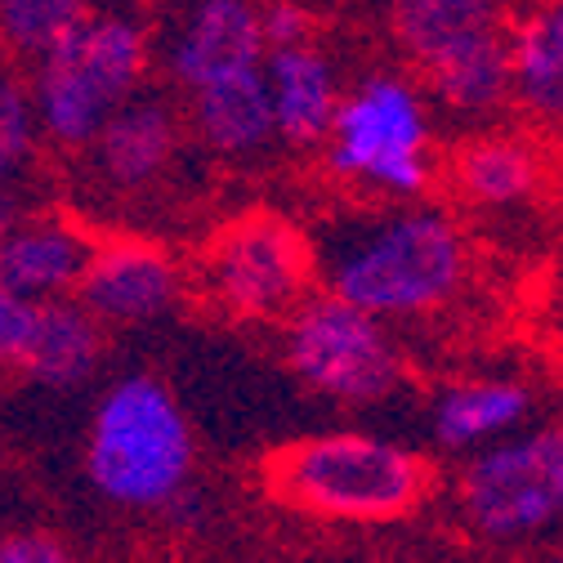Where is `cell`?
<instances>
[{
    "label": "cell",
    "instance_id": "23",
    "mask_svg": "<svg viewBox=\"0 0 563 563\" xmlns=\"http://www.w3.org/2000/svg\"><path fill=\"white\" fill-rule=\"evenodd\" d=\"M260 36L264 49H291L313 45V14L300 0H264L260 5Z\"/></svg>",
    "mask_w": 563,
    "mask_h": 563
},
{
    "label": "cell",
    "instance_id": "17",
    "mask_svg": "<svg viewBox=\"0 0 563 563\" xmlns=\"http://www.w3.org/2000/svg\"><path fill=\"white\" fill-rule=\"evenodd\" d=\"M389 32L420 73H430L456 49L506 32V23L501 0H389Z\"/></svg>",
    "mask_w": 563,
    "mask_h": 563
},
{
    "label": "cell",
    "instance_id": "12",
    "mask_svg": "<svg viewBox=\"0 0 563 563\" xmlns=\"http://www.w3.org/2000/svg\"><path fill=\"white\" fill-rule=\"evenodd\" d=\"M184 139H188L184 112L162 90H144L99 130L86 157H90L95 179L108 192L134 197V192H148L153 184L166 179V170L175 166V157L184 148Z\"/></svg>",
    "mask_w": 563,
    "mask_h": 563
},
{
    "label": "cell",
    "instance_id": "5",
    "mask_svg": "<svg viewBox=\"0 0 563 563\" xmlns=\"http://www.w3.org/2000/svg\"><path fill=\"white\" fill-rule=\"evenodd\" d=\"M327 175L344 188H367L385 201L411 206L434 188V112L402 73H367L331 117L322 144Z\"/></svg>",
    "mask_w": 563,
    "mask_h": 563
},
{
    "label": "cell",
    "instance_id": "2",
    "mask_svg": "<svg viewBox=\"0 0 563 563\" xmlns=\"http://www.w3.org/2000/svg\"><path fill=\"white\" fill-rule=\"evenodd\" d=\"M197 439L175 389L153 372L117 376L86 426V478L117 510H170L192 487Z\"/></svg>",
    "mask_w": 563,
    "mask_h": 563
},
{
    "label": "cell",
    "instance_id": "4",
    "mask_svg": "<svg viewBox=\"0 0 563 563\" xmlns=\"http://www.w3.org/2000/svg\"><path fill=\"white\" fill-rule=\"evenodd\" d=\"M264 492L296 515L331 523H394L426 506L434 470L372 434H318L264 456Z\"/></svg>",
    "mask_w": 563,
    "mask_h": 563
},
{
    "label": "cell",
    "instance_id": "13",
    "mask_svg": "<svg viewBox=\"0 0 563 563\" xmlns=\"http://www.w3.org/2000/svg\"><path fill=\"white\" fill-rule=\"evenodd\" d=\"M184 125L210 157L224 162H251L268 153L273 144V103H268V81L264 67L251 73L220 77L192 95H184Z\"/></svg>",
    "mask_w": 563,
    "mask_h": 563
},
{
    "label": "cell",
    "instance_id": "1",
    "mask_svg": "<svg viewBox=\"0 0 563 563\" xmlns=\"http://www.w3.org/2000/svg\"><path fill=\"white\" fill-rule=\"evenodd\" d=\"M313 246L322 296L376 322L420 318L448 305L470 273V242L439 206H389L367 220H331Z\"/></svg>",
    "mask_w": 563,
    "mask_h": 563
},
{
    "label": "cell",
    "instance_id": "3",
    "mask_svg": "<svg viewBox=\"0 0 563 563\" xmlns=\"http://www.w3.org/2000/svg\"><path fill=\"white\" fill-rule=\"evenodd\" d=\"M157 58L153 27L130 10H90L36 67H27V95L41 144L54 153H86L99 130L148 90Z\"/></svg>",
    "mask_w": 563,
    "mask_h": 563
},
{
    "label": "cell",
    "instance_id": "24",
    "mask_svg": "<svg viewBox=\"0 0 563 563\" xmlns=\"http://www.w3.org/2000/svg\"><path fill=\"white\" fill-rule=\"evenodd\" d=\"M0 563H77L73 545L54 532L41 528H23V532H5L0 537Z\"/></svg>",
    "mask_w": 563,
    "mask_h": 563
},
{
    "label": "cell",
    "instance_id": "7",
    "mask_svg": "<svg viewBox=\"0 0 563 563\" xmlns=\"http://www.w3.org/2000/svg\"><path fill=\"white\" fill-rule=\"evenodd\" d=\"M282 349L296 380L331 402L367 407L402 385V354L385 322L313 291L287 322Z\"/></svg>",
    "mask_w": 563,
    "mask_h": 563
},
{
    "label": "cell",
    "instance_id": "18",
    "mask_svg": "<svg viewBox=\"0 0 563 563\" xmlns=\"http://www.w3.org/2000/svg\"><path fill=\"white\" fill-rule=\"evenodd\" d=\"M532 389L523 380H456L434 398V439L443 448H478L497 443L515 426H523L532 411Z\"/></svg>",
    "mask_w": 563,
    "mask_h": 563
},
{
    "label": "cell",
    "instance_id": "15",
    "mask_svg": "<svg viewBox=\"0 0 563 563\" xmlns=\"http://www.w3.org/2000/svg\"><path fill=\"white\" fill-rule=\"evenodd\" d=\"M103 354H108V331L77 300H58L36 309L27 349L14 372L36 389H77L95 380Z\"/></svg>",
    "mask_w": 563,
    "mask_h": 563
},
{
    "label": "cell",
    "instance_id": "21",
    "mask_svg": "<svg viewBox=\"0 0 563 563\" xmlns=\"http://www.w3.org/2000/svg\"><path fill=\"white\" fill-rule=\"evenodd\" d=\"M95 0H0V63L36 67L67 32H77Z\"/></svg>",
    "mask_w": 563,
    "mask_h": 563
},
{
    "label": "cell",
    "instance_id": "19",
    "mask_svg": "<svg viewBox=\"0 0 563 563\" xmlns=\"http://www.w3.org/2000/svg\"><path fill=\"white\" fill-rule=\"evenodd\" d=\"M448 170H452V188L474 206H519L541 184L537 153L515 134L465 139Z\"/></svg>",
    "mask_w": 563,
    "mask_h": 563
},
{
    "label": "cell",
    "instance_id": "6",
    "mask_svg": "<svg viewBox=\"0 0 563 563\" xmlns=\"http://www.w3.org/2000/svg\"><path fill=\"white\" fill-rule=\"evenodd\" d=\"M197 282L238 322H287L313 296V246L277 210H246L206 238Z\"/></svg>",
    "mask_w": 563,
    "mask_h": 563
},
{
    "label": "cell",
    "instance_id": "26",
    "mask_svg": "<svg viewBox=\"0 0 563 563\" xmlns=\"http://www.w3.org/2000/svg\"><path fill=\"white\" fill-rule=\"evenodd\" d=\"M23 216V201H19V192H0V238H5L10 229H14V220Z\"/></svg>",
    "mask_w": 563,
    "mask_h": 563
},
{
    "label": "cell",
    "instance_id": "25",
    "mask_svg": "<svg viewBox=\"0 0 563 563\" xmlns=\"http://www.w3.org/2000/svg\"><path fill=\"white\" fill-rule=\"evenodd\" d=\"M32 322H36V305L10 296L0 287V372H14L23 349H27V335H32Z\"/></svg>",
    "mask_w": 563,
    "mask_h": 563
},
{
    "label": "cell",
    "instance_id": "27",
    "mask_svg": "<svg viewBox=\"0 0 563 563\" xmlns=\"http://www.w3.org/2000/svg\"><path fill=\"white\" fill-rule=\"evenodd\" d=\"M554 563H563V554H559V559H554Z\"/></svg>",
    "mask_w": 563,
    "mask_h": 563
},
{
    "label": "cell",
    "instance_id": "28",
    "mask_svg": "<svg viewBox=\"0 0 563 563\" xmlns=\"http://www.w3.org/2000/svg\"><path fill=\"white\" fill-rule=\"evenodd\" d=\"M559 434H563V430H559Z\"/></svg>",
    "mask_w": 563,
    "mask_h": 563
},
{
    "label": "cell",
    "instance_id": "9",
    "mask_svg": "<svg viewBox=\"0 0 563 563\" xmlns=\"http://www.w3.org/2000/svg\"><path fill=\"white\" fill-rule=\"evenodd\" d=\"M184 291L188 277L166 246L148 238H99V251L73 300L108 331L166 318Z\"/></svg>",
    "mask_w": 563,
    "mask_h": 563
},
{
    "label": "cell",
    "instance_id": "11",
    "mask_svg": "<svg viewBox=\"0 0 563 563\" xmlns=\"http://www.w3.org/2000/svg\"><path fill=\"white\" fill-rule=\"evenodd\" d=\"M99 251V233L67 210H23L0 238V287L27 305L73 300Z\"/></svg>",
    "mask_w": 563,
    "mask_h": 563
},
{
    "label": "cell",
    "instance_id": "8",
    "mask_svg": "<svg viewBox=\"0 0 563 563\" xmlns=\"http://www.w3.org/2000/svg\"><path fill=\"white\" fill-rule=\"evenodd\" d=\"M461 510L492 541L528 537L563 519V434L532 430L487 443L461 474Z\"/></svg>",
    "mask_w": 563,
    "mask_h": 563
},
{
    "label": "cell",
    "instance_id": "10",
    "mask_svg": "<svg viewBox=\"0 0 563 563\" xmlns=\"http://www.w3.org/2000/svg\"><path fill=\"white\" fill-rule=\"evenodd\" d=\"M264 54L260 0H188L162 41L166 81L179 95L264 67Z\"/></svg>",
    "mask_w": 563,
    "mask_h": 563
},
{
    "label": "cell",
    "instance_id": "22",
    "mask_svg": "<svg viewBox=\"0 0 563 563\" xmlns=\"http://www.w3.org/2000/svg\"><path fill=\"white\" fill-rule=\"evenodd\" d=\"M41 153V130L27 95V77L0 63V192H14Z\"/></svg>",
    "mask_w": 563,
    "mask_h": 563
},
{
    "label": "cell",
    "instance_id": "16",
    "mask_svg": "<svg viewBox=\"0 0 563 563\" xmlns=\"http://www.w3.org/2000/svg\"><path fill=\"white\" fill-rule=\"evenodd\" d=\"M510 99L537 121H563V0H532L506 27Z\"/></svg>",
    "mask_w": 563,
    "mask_h": 563
},
{
    "label": "cell",
    "instance_id": "20",
    "mask_svg": "<svg viewBox=\"0 0 563 563\" xmlns=\"http://www.w3.org/2000/svg\"><path fill=\"white\" fill-rule=\"evenodd\" d=\"M430 99L452 117H487L510 99V58H506V32L483 36L439 67L426 73Z\"/></svg>",
    "mask_w": 563,
    "mask_h": 563
},
{
    "label": "cell",
    "instance_id": "14",
    "mask_svg": "<svg viewBox=\"0 0 563 563\" xmlns=\"http://www.w3.org/2000/svg\"><path fill=\"white\" fill-rule=\"evenodd\" d=\"M264 81L273 103V134L287 148H322L340 108L335 63L318 45H291L264 54Z\"/></svg>",
    "mask_w": 563,
    "mask_h": 563
}]
</instances>
